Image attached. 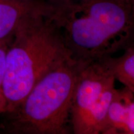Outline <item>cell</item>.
<instances>
[{"label": "cell", "instance_id": "1", "mask_svg": "<svg viewBox=\"0 0 134 134\" xmlns=\"http://www.w3.org/2000/svg\"><path fill=\"white\" fill-rule=\"evenodd\" d=\"M52 16L72 57L85 63L134 46L132 0H66Z\"/></svg>", "mask_w": 134, "mask_h": 134}, {"label": "cell", "instance_id": "2", "mask_svg": "<svg viewBox=\"0 0 134 134\" xmlns=\"http://www.w3.org/2000/svg\"><path fill=\"white\" fill-rule=\"evenodd\" d=\"M51 4L24 19L13 34L6 57L2 93L10 113L43 76L72 57L52 17Z\"/></svg>", "mask_w": 134, "mask_h": 134}, {"label": "cell", "instance_id": "3", "mask_svg": "<svg viewBox=\"0 0 134 134\" xmlns=\"http://www.w3.org/2000/svg\"><path fill=\"white\" fill-rule=\"evenodd\" d=\"M85 62L71 58L48 73L8 114V132L68 134L75 87Z\"/></svg>", "mask_w": 134, "mask_h": 134}, {"label": "cell", "instance_id": "4", "mask_svg": "<svg viewBox=\"0 0 134 134\" xmlns=\"http://www.w3.org/2000/svg\"><path fill=\"white\" fill-rule=\"evenodd\" d=\"M115 79L103 60L85 63L75 87L70 110V129L74 134H88L92 115L104 91Z\"/></svg>", "mask_w": 134, "mask_h": 134}, {"label": "cell", "instance_id": "5", "mask_svg": "<svg viewBox=\"0 0 134 134\" xmlns=\"http://www.w3.org/2000/svg\"><path fill=\"white\" fill-rule=\"evenodd\" d=\"M101 134H134V93L115 88Z\"/></svg>", "mask_w": 134, "mask_h": 134}, {"label": "cell", "instance_id": "6", "mask_svg": "<svg viewBox=\"0 0 134 134\" xmlns=\"http://www.w3.org/2000/svg\"><path fill=\"white\" fill-rule=\"evenodd\" d=\"M48 3L42 0H0V40L13 36L24 19Z\"/></svg>", "mask_w": 134, "mask_h": 134}, {"label": "cell", "instance_id": "7", "mask_svg": "<svg viewBox=\"0 0 134 134\" xmlns=\"http://www.w3.org/2000/svg\"><path fill=\"white\" fill-rule=\"evenodd\" d=\"M103 60L114 76L134 93V46L126 48L119 57H110Z\"/></svg>", "mask_w": 134, "mask_h": 134}, {"label": "cell", "instance_id": "8", "mask_svg": "<svg viewBox=\"0 0 134 134\" xmlns=\"http://www.w3.org/2000/svg\"><path fill=\"white\" fill-rule=\"evenodd\" d=\"M13 36L0 40V92L2 91L3 84L6 71V57Z\"/></svg>", "mask_w": 134, "mask_h": 134}, {"label": "cell", "instance_id": "9", "mask_svg": "<svg viewBox=\"0 0 134 134\" xmlns=\"http://www.w3.org/2000/svg\"><path fill=\"white\" fill-rule=\"evenodd\" d=\"M6 111V102L2 91L0 92V114H4Z\"/></svg>", "mask_w": 134, "mask_h": 134}, {"label": "cell", "instance_id": "10", "mask_svg": "<svg viewBox=\"0 0 134 134\" xmlns=\"http://www.w3.org/2000/svg\"><path fill=\"white\" fill-rule=\"evenodd\" d=\"M42 1H48V2H50L52 3H57L61 2V1H64V0H42Z\"/></svg>", "mask_w": 134, "mask_h": 134}, {"label": "cell", "instance_id": "11", "mask_svg": "<svg viewBox=\"0 0 134 134\" xmlns=\"http://www.w3.org/2000/svg\"><path fill=\"white\" fill-rule=\"evenodd\" d=\"M132 4H133V8L134 11V0H132Z\"/></svg>", "mask_w": 134, "mask_h": 134}]
</instances>
